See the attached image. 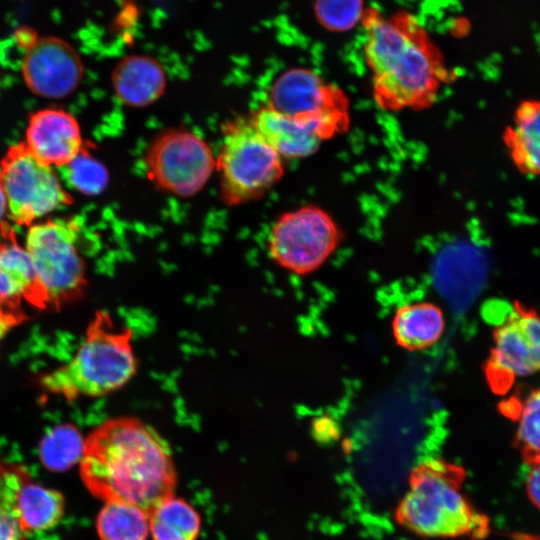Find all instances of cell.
I'll return each instance as SVG.
<instances>
[{
  "label": "cell",
  "mask_w": 540,
  "mask_h": 540,
  "mask_svg": "<svg viewBox=\"0 0 540 540\" xmlns=\"http://www.w3.org/2000/svg\"><path fill=\"white\" fill-rule=\"evenodd\" d=\"M6 212H8L7 201L2 186L0 184V220L4 217Z\"/></svg>",
  "instance_id": "29"
},
{
  "label": "cell",
  "mask_w": 540,
  "mask_h": 540,
  "mask_svg": "<svg viewBox=\"0 0 540 540\" xmlns=\"http://www.w3.org/2000/svg\"><path fill=\"white\" fill-rule=\"evenodd\" d=\"M85 439L72 424L51 429L39 445V460L50 471L64 472L80 462Z\"/></svg>",
  "instance_id": "23"
},
{
  "label": "cell",
  "mask_w": 540,
  "mask_h": 540,
  "mask_svg": "<svg viewBox=\"0 0 540 540\" xmlns=\"http://www.w3.org/2000/svg\"><path fill=\"white\" fill-rule=\"evenodd\" d=\"M540 372V314L521 302L493 332V347L484 364L490 389L509 390L519 377Z\"/></svg>",
  "instance_id": "10"
},
{
  "label": "cell",
  "mask_w": 540,
  "mask_h": 540,
  "mask_svg": "<svg viewBox=\"0 0 540 540\" xmlns=\"http://www.w3.org/2000/svg\"><path fill=\"white\" fill-rule=\"evenodd\" d=\"M222 201L238 205L262 197L283 176L282 157L261 137L251 120L224 127L216 158Z\"/></svg>",
  "instance_id": "6"
},
{
  "label": "cell",
  "mask_w": 540,
  "mask_h": 540,
  "mask_svg": "<svg viewBox=\"0 0 540 540\" xmlns=\"http://www.w3.org/2000/svg\"><path fill=\"white\" fill-rule=\"evenodd\" d=\"M0 184L14 221L28 224L66 203L67 194L52 169L25 146L12 148L2 162Z\"/></svg>",
  "instance_id": "11"
},
{
  "label": "cell",
  "mask_w": 540,
  "mask_h": 540,
  "mask_svg": "<svg viewBox=\"0 0 540 540\" xmlns=\"http://www.w3.org/2000/svg\"><path fill=\"white\" fill-rule=\"evenodd\" d=\"M315 11L324 26L336 31L354 27L364 12L361 0H317Z\"/></svg>",
  "instance_id": "26"
},
{
  "label": "cell",
  "mask_w": 540,
  "mask_h": 540,
  "mask_svg": "<svg viewBox=\"0 0 540 540\" xmlns=\"http://www.w3.org/2000/svg\"><path fill=\"white\" fill-rule=\"evenodd\" d=\"M144 163L148 179L157 188L180 197L200 192L216 169L210 145L184 128L168 129L154 138Z\"/></svg>",
  "instance_id": "9"
},
{
  "label": "cell",
  "mask_w": 540,
  "mask_h": 540,
  "mask_svg": "<svg viewBox=\"0 0 540 540\" xmlns=\"http://www.w3.org/2000/svg\"><path fill=\"white\" fill-rule=\"evenodd\" d=\"M441 461L416 468L398 507L400 523L425 537H456L481 526L479 516Z\"/></svg>",
  "instance_id": "4"
},
{
  "label": "cell",
  "mask_w": 540,
  "mask_h": 540,
  "mask_svg": "<svg viewBox=\"0 0 540 540\" xmlns=\"http://www.w3.org/2000/svg\"><path fill=\"white\" fill-rule=\"evenodd\" d=\"M78 229L64 219L33 224L25 248L37 281V308L59 309L80 300L87 290L86 266L78 250Z\"/></svg>",
  "instance_id": "5"
},
{
  "label": "cell",
  "mask_w": 540,
  "mask_h": 540,
  "mask_svg": "<svg viewBox=\"0 0 540 540\" xmlns=\"http://www.w3.org/2000/svg\"><path fill=\"white\" fill-rule=\"evenodd\" d=\"M515 444L528 464L540 462V387L532 390L521 405Z\"/></svg>",
  "instance_id": "24"
},
{
  "label": "cell",
  "mask_w": 540,
  "mask_h": 540,
  "mask_svg": "<svg viewBox=\"0 0 540 540\" xmlns=\"http://www.w3.org/2000/svg\"><path fill=\"white\" fill-rule=\"evenodd\" d=\"M38 306L37 281L31 258L16 242L0 244V304L19 310L22 301Z\"/></svg>",
  "instance_id": "18"
},
{
  "label": "cell",
  "mask_w": 540,
  "mask_h": 540,
  "mask_svg": "<svg viewBox=\"0 0 540 540\" xmlns=\"http://www.w3.org/2000/svg\"><path fill=\"white\" fill-rule=\"evenodd\" d=\"M31 475L18 464L0 462V540H26L19 505L25 480Z\"/></svg>",
  "instance_id": "22"
},
{
  "label": "cell",
  "mask_w": 540,
  "mask_h": 540,
  "mask_svg": "<svg viewBox=\"0 0 540 540\" xmlns=\"http://www.w3.org/2000/svg\"><path fill=\"white\" fill-rule=\"evenodd\" d=\"M24 146L49 166H66L81 152L79 125L63 110L38 111L29 121Z\"/></svg>",
  "instance_id": "13"
},
{
  "label": "cell",
  "mask_w": 540,
  "mask_h": 540,
  "mask_svg": "<svg viewBox=\"0 0 540 540\" xmlns=\"http://www.w3.org/2000/svg\"><path fill=\"white\" fill-rule=\"evenodd\" d=\"M22 71L32 92L58 99L77 88L83 76V64L67 42L56 37H44L28 46Z\"/></svg>",
  "instance_id": "12"
},
{
  "label": "cell",
  "mask_w": 540,
  "mask_h": 540,
  "mask_svg": "<svg viewBox=\"0 0 540 540\" xmlns=\"http://www.w3.org/2000/svg\"><path fill=\"white\" fill-rule=\"evenodd\" d=\"M342 239L334 218L323 208L310 204L279 216L270 230L267 248L278 266L307 275L327 262Z\"/></svg>",
  "instance_id": "7"
},
{
  "label": "cell",
  "mask_w": 540,
  "mask_h": 540,
  "mask_svg": "<svg viewBox=\"0 0 540 540\" xmlns=\"http://www.w3.org/2000/svg\"><path fill=\"white\" fill-rule=\"evenodd\" d=\"M267 106L317 126L330 140L350 125L349 100L315 71L294 67L281 73L268 92Z\"/></svg>",
  "instance_id": "8"
},
{
  "label": "cell",
  "mask_w": 540,
  "mask_h": 540,
  "mask_svg": "<svg viewBox=\"0 0 540 540\" xmlns=\"http://www.w3.org/2000/svg\"><path fill=\"white\" fill-rule=\"evenodd\" d=\"M504 143L522 173L540 175V100H524L515 110Z\"/></svg>",
  "instance_id": "17"
},
{
  "label": "cell",
  "mask_w": 540,
  "mask_h": 540,
  "mask_svg": "<svg viewBox=\"0 0 540 540\" xmlns=\"http://www.w3.org/2000/svg\"><path fill=\"white\" fill-rule=\"evenodd\" d=\"M533 466L527 481V491L530 500L540 508V462Z\"/></svg>",
  "instance_id": "28"
},
{
  "label": "cell",
  "mask_w": 540,
  "mask_h": 540,
  "mask_svg": "<svg viewBox=\"0 0 540 540\" xmlns=\"http://www.w3.org/2000/svg\"><path fill=\"white\" fill-rule=\"evenodd\" d=\"M66 166L68 182L85 195H97L107 186L106 168L89 154L80 152Z\"/></svg>",
  "instance_id": "25"
},
{
  "label": "cell",
  "mask_w": 540,
  "mask_h": 540,
  "mask_svg": "<svg viewBox=\"0 0 540 540\" xmlns=\"http://www.w3.org/2000/svg\"><path fill=\"white\" fill-rule=\"evenodd\" d=\"M80 476L96 498L136 505L147 513L174 494L176 470L168 444L142 420L111 418L85 438Z\"/></svg>",
  "instance_id": "1"
},
{
  "label": "cell",
  "mask_w": 540,
  "mask_h": 540,
  "mask_svg": "<svg viewBox=\"0 0 540 540\" xmlns=\"http://www.w3.org/2000/svg\"><path fill=\"white\" fill-rule=\"evenodd\" d=\"M96 530L101 540H147L148 513L130 503L108 501L96 517Z\"/></svg>",
  "instance_id": "21"
},
{
  "label": "cell",
  "mask_w": 540,
  "mask_h": 540,
  "mask_svg": "<svg viewBox=\"0 0 540 540\" xmlns=\"http://www.w3.org/2000/svg\"><path fill=\"white\" fill-rule=\"evenodd\" d=\"M19 505L28 534L55 527L65 512L64 495L56 489L35 483L31 476L22 485Z\"/></svg>",
  "instance_id": "20"
},
{
  "label": "cell",
  "mask_w": 540,
  "mask_h": 540,
  "mask_svg": "<svg viewBox=\"0 0 540 540\" xmlns=\"http://www.w3.org/2000/svg\"><path fill=\"white\" fill-rule=\"evenodd\" d=\"M392 335L396 344L408 351H421L435 345L445 330L442 309L431 301L401 305L395 311Z\"/></svg>",
  "instance_id": "16"
},
{
  "label": "cell",
  "mask_w": 540,
  "mask_h": 540,
  "mask_svg": "<svg viewBox=\"0 0 540 540\" xmlns=\"http://www.w3.org/2000/svg\"><path fill=\"white\" fill-rule=\"evenodd\" d=\"M153 540H197L201 517L197 510L174 494L162 499L148 513Z\"/></svg>",
  "instance_id": "19"
},
{
  "label": "cell",
  "mask_w": 540,
  "mask_h": 540,
  "mask_svg": "<svg viewBox=\"0 0 540 540\" xmlns=\"http://www.w3.org/2000/svg\"><path fill=\"white\" fill-rule=\"evenodd\" d=\"M167 78L162 64L148 55H129L112 72V86L118 99L131 108H145L164 93Z\"/></svg>",
  "instance_id": "15"
},
{
  "label": "cell",
  "mask_w": 540,
  "mask_h": 540,
  "mask_svg": "<svg viewBox=\"0 0 540 540\" xmlns=\"http://www.w3.org/2000/svg\"><path fill=\"white\" fill-rule=\"evenodd\" d=\"M250 120L261 137L282 158L311 156L327 141L314 124L281 114L267 105L259 108Z\"/></svg>",
  "instance_id": "14"
},
{
  "label": "cell",
  "mask_w": 540,
  "mask_h": 540,
  "mask_svg": "<svg viewBox=\"0 0 540 540\" xmlns=\"http://www.w3.org/2000/svg\"><path fill=\"white\" fill-rule=\"evenodd\" d=\"M137 366L130 328L117 326L108 312L99 310L73 358L43 374L39 383L47 392L73 402L121 389L134 377Z\"/></svg>",
  "instance_id": "3"
},
{
  "label": "cell",
  "mask_w": 540,
  "mask_h": 540,
  "mask_svg": "<svg viewBox=\"0 0 540 540\" xmlns=\"http://www.w3.org/2000/svg\"><path fill=\"white\" fill-rule=\"evenodd\" d=\"M25 315L19 310L11 309L0 304V340L14 327L16 324L23 322Z\"/></svg>",
  "instance_id": "27"
},
{
  "label": "cell",
  "mask_w": 540,
  "mask_h": 540,
  "mask_svg": "<svg viewBox=\"0 0 540 540\" xmlns=\"http://www.w3.org/2000/svg\"><path fill=\"white\" fill-rule=\"evenodd\" d=\"M364 57L372 95L387 112L422 111L437 101L450 74L432 43L410 20L365 18Z\"/></svg>",
  "instance_id": "2"
}]
</instances>
